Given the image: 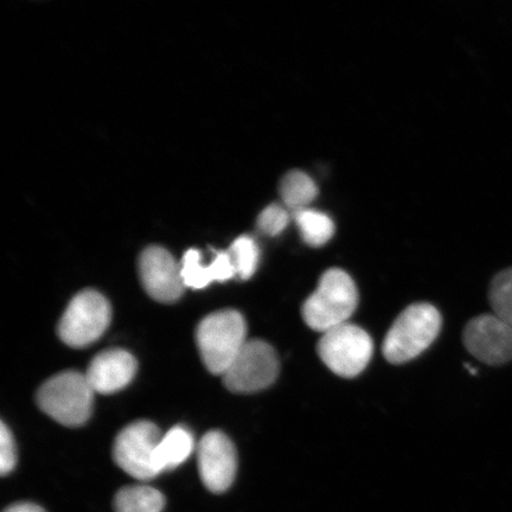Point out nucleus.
Listing matches in <instances>:
<instances>
[{
    "label": "nucleus",
    "mask_w": 512,
    "mask_h": 512,
    "mask_svg": "<svg viewBox=\"0 0 512 512\" xmlns=\"http://www.w3.org/2000/svg\"><path fill=\"white\" fill-rule=\"evenodd\" d=\"M357 305L355 281L347 272L331 268L320 278L317 290L305 300L302 315L307 326L324 334L348 323Z\"/></svg>",
    "instance_id": "1"
},
{
    "label": "nucleus",
    "mask_w": 512,
    "mask_h": 512,
    "mask_svg": "<svg viewBox=\"0 0 512 512\" xmlns=\"http://www.w3.org/2000/svg\"><path fill=\"white\" fill-rule=\"evenodd\" d=\"M196 342L204 366L223 376L248 342L246 320L235 310L211 313L198 324Z\"/></svg>",
    "instance_id": "2"
},
{
    "label": "nucleus",
    "mask_w": 512,
    "mask_h": 512,
    "mask_svg": "<svg viewBox=\"0 0 512 512\" xmlns=\"http://www.w3.org/2000/svg\"><path fill=\"white\" fill-rule=\"evenodd\" d=\"M440 313L431 304H414L396 318L383 341V356L389 363L402 364L414 360L438 337Z\"/></svg>",
    "instance_id": "3"
},
{
    "label": "nucleus",
    "mask_w": 512,
    "mask_h": 512,
    "mask_svg": "<svg viewBox=\"0 0 512 512\" xmlns=\"http://www.w3.org/2000/svg\"><path fill=\"white\" fill-rule=\"evenodd\" d=\"M94 390L86 374L64 371L38 390L37 403L44 413L63 426L85 424L93 411Z\"/></svg>",
    "instance_id": "4"
},
{
    "label": "nucleus",
    "mask_w": 512,
    "mask_h": 512,
    "mask_svg": "<svg viewBox=\"0 0 512 512\" xmlns=\"http://www.w3.org/2000/svg\"><path fill=\"white\" fill-rule=\"evenodd\" d=\"M317 351L332 373L352 379L368 367L374 354V343L366 330L345 323L324 332Z\"/></svg>",
    "instance_id": "5"
},
{
    "label": "nucleus",
    "mask_w": 512,
    "mask_h": 512,
    "mask_svg": "<svg viewBox=\"0 0 512 512\" xmlns=\"http://www.w3.org/2000/svg\"><path fill=\"white\" fill-rule=\"evenodd\" d=\"M112 319L108 300L94 290L82 291L69 303L60 320L59 336L72 348H85L105 334Z\"/></svg>",
    "instance_id": "6"
},
{
    "label": "nucleus",
    "mask_w": 512,
    "mask_h": 512,
    "mask_svg": "<svg viewBox=\"0 0 512 512\" xmlns=\"http://www.w3.org/2000/svg\"><path fill=\"white\" fill-rule=\"evenodd\" d=\"M280 363L272 345L252 339L236 356L223 375L224 386L236 394H253L277 380Z\"/></svg>",
    "instance_id": "7"
},
{
    "label": "nucleus",
    "mask_w": 512,
    "mask_h": 512,
    "mask_svg": "<svg viewBox=\"0 0 512 512\" xmlns=\"http://www.w3.org/2000/svg\"><path fill=\"white\" fill-rule=\"evenodd\" d=\"M159 428L150 421H137L124 428L114 441L113 458L121 470L138 480H150L159 475L156 450Z\"/></svg>",
    "instance_id": "8"
},
{
    "label": "nucleus",
    "mask_w": 512,
    "mask_h": 512,
    "mask_svg": "<svg viewBox=\"0 0 512 512\" xmlns=\"http://www.w3.org/2000/svg\"><path fill=\"white\" fill-rule=\"evenodd\" d=\"M463 339L467 351L488 366H503L512 361V326L496 315L471 319Z\"/></svg>",
    "instance_id": "9"
},
{
    "label": "nucleus",
    "mask_w": 512,
    "mask_h": 512,
    "mask_svg": "<svg viewBox=\"0 0 512 512\" xmlns=\"http://www.w3.org/2000/svg\"><path fill=\"white\" fill-rule=\"evenodd\" d=\"M197 459L202 482L213 494H222L233 485L238 454L226 434L211 431L204 435L198 445Z\"/></svg>",
    "instance_id": "10"
},
{
    "label": "nucleus",
    "mask_w": 512,
    "mask_h": 512,
    "mask_svg": "<svg viewBox=\"0 0 512 512\" xmlns=\"http://www.w3.org/2000/svg\"><path fill=\"white\" fill-rule=\"evenodd\" d=\"M138 266L145 291L156 302L174 303L183 296L182 267L165 248H146Z\"/></svg>",
    "instance_id": "11"
},
{
    "label": "nucleus",
    "mask_w": 512,
    "mask_h": 512,
    "mask_svg": "<svg viewBox=\"0 0 512 512\" xmlns=\"http://www.w3.org/2000/svg\"><path fill=\"white\" fill-rule=\"evenodd\" d=\"M137 361L130 352L110 349L93 358L86 377L95 393L113 394L128 386L137 373Z\"/></svg>",
    "instance_id": "12"
},
{
    "label": "nucleus",
    "mask_w": 512,
    "mask_h": 512,
    "mask_svg": "<svg viewBox=\"0 0 512 512\" xmlns=\"http://www.w3.org/2000/svg\"><path fill=\"white\" fill-rule=\"evenodd\" d=\"M185 287L202 290L215 281H227L236 277L235 267L227 252L216 253L209 265H204L197 249H189L181 262Z\"/></svg>",
    "instance_id": "13"
},
{
    "label": "nucleus",
    "mask_w": 512,
    "mask_h": 512,
    "mask_svg": "<svg viewBox=\"0 0 512 512\" xmlns=\"http://www.w3.org/2000/svg\"><path fill=\"white\" fill-rule=\"evenodd\" d=\"M192 434L182 426L172 428L160 439L156 450V466L159 473L174 470L187 460L194 451Z\"/></svg>",
    "instance_id": "14"
},
{
    "label": "nucleus",
    "mask_w": 512,
    "mask_h": 512,
    "mask_svg": "<svg viewBox=\"0 0 512 512\" xmlns=\"http://www.w3.org/2000/svg\"><path fill=\"white\" fill-rule=\"evenodd\" d=\"M115 512H162L165 497L149 485H132L120 489L114 497Z\"/></svg>",
    "instance_id": "15"
},
{
    "label": "nucleus",
    "mask_w": 512,
    "mask_h": 512,
    "mask_svg": "<svg viewBox=\"0 0 512 512\" xmlns=\"http://www.w3.org/2000/svg\"><path fill=\"white\" fill-rule=\"evenodd\" d=\"M318 187L303 171L288 172L280 183V196L290 209L303 210L316 200Z\"/></svg>",
    "instance_id": "16"
},
{
    "label": "nucleus",
    "mask_w": 512,
    "mask_h": 512,
    "mask_svg": "<svg viewBox=\"0 0 512 512\" xmlns=\"http://www.w3.org/2000/svg\"><path fill=\"white\" fill-rule=\"evenodd\" d=\"M300 234L307 245L324 246L335 234V224L328 215L311 209L296 211L294 215Z\"/></svg>",
    "instance_id": "17"
},
{
    "label": "nucleus",
    "mask_w": 512,
    "mask_h": 512,
    "mask_svg": "<svg viewBox=\"0 0 512 512\" xmlns=\"http://www.w3.org/2000/svg\"><path fill=\"white\" fill-rule=\"evenodd\" d=\"M228 253L232 258L236 277L242 280L251 279L258 270L260 258L258 245L251 236H240L229 247Z\"/></svg>",
    "instance_id": "18"
},
{
    "label": "nucleus",
    "mask_w": 512,
    "mask_h": 512,
    "mask_svg": "<svg viewBox=\"0 0 512 512\" xmlns=\"http://www.w3.org/2000/svg\"><path fill=\"white\" fill-rule=\"evenodd\" d=\"M489 302L494 315L512 326V267L499 272L492 279Z\"/></svg>",
    "instance_id": "19"
},
{
    "label": "nucleus",
    "mask_w": 512,
    "mask_h": 512,
    "mask_svg": "<svg viewBox=\"0 0 512 512\" xmlns=\"http://www.w3.org/2000/svg\"><path fill=\"white\" fill-rule=\"evenodd\" d=\"M288 221H290V216L286 209L278 204H271L261 211L258 217V227L264 234L277 236L284 232Z\"/></svg>",
    "instance_id": "20"
},
{
    "label": "nucleus",
    "mask_w": 512,
    "mask_h": 512,
    "mask_svg": "<svg viewBox=\"0 0 512 512\" xmlns=\"http://www.w3.org/2000/svg\"><path fill=\"white\" fill-rule=\"evenodd\" d=\"M17 463V451L14 437L6 425L0 427V472L3 476L15 469Z\"/></svg>",
    "instance_id": "21"
},
{
    "label": "nucleus",
    "mask_w": 512,
    "mask_h": 512,
    "mask_svg": "<svg viewBox=\"0 0 512 512\" xmlns=\"http://www.w3.org/2000/svg\"><path fill=\"white\" fill-rule=\"evenodd\" d=\"M4 512H47L43 508L40 507V505L29 503V502H22V503H15L10 505L9 508H6Z\"/></svg>",
    "instance_id": "22"
}]
</instances>
